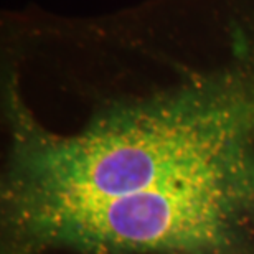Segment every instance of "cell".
Instances as JSON below:
<instances>
[{"instance_id":"cell-1","label":"cell","mask_w":254,"mask_h":254,"mask_svg":"<svg viewBox=\"0 0 254 254\" xmlns=\"http://www.w3.org/2000/svg\"><path fill=\"white\" fill-rule=\"evenodd\" d=\"M121 66L3 79L0 254H254V32Z\"/></svg>"}]
</instances>
